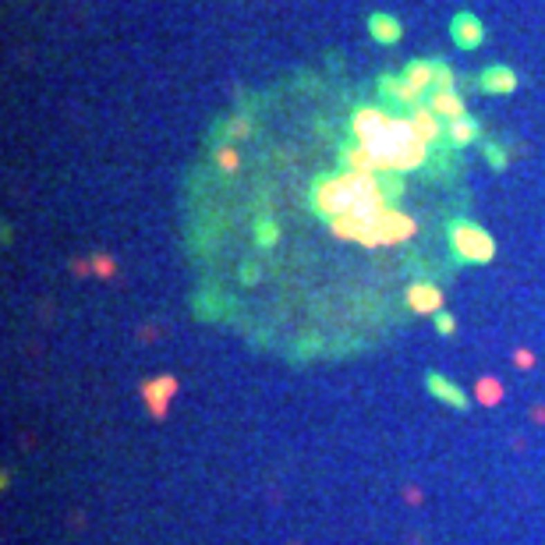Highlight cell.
Masks as SVG:
<instances>
[{
    "instance_id": "cell-1",
    "label": "cell",
    "mask_w": 545,
    "mask_h": 545,
    "mask_svg": "<svg viewBox=\"0 0 545 545\" xmlns=\"http://www.w3.org/2000/svg\"><path fill=\"white\" fill-rule=\"evenodd\" d=\"M351 135H354V142L372 149L393 174H414L432 156V145L411 128L407 117H397V113H389L386 107H376V103L354 107Z\"/></svg>"
},
{
    "instance_id": "cell-2",
    "label": "cell",
    "mask_w": 545,
    "mask_h": 545,
    "mask_svg": "<svg viewBox=\"0 0 545 545\" xmlns=\"http://www.w3.org/2000/svg\"><path fill=\"white\" fill-rule=\"evenodd\" d=\"M400 192L397 181H389L379 174L365 170H337L322 177L312 188V209L322 220L333 216H379L382 209H389V198Z\"/></svg>"
},
{
    "instance_id": "cell-3",
    "label": "cell",
    "mask_w": 545,
    "mask_h": 545,
    "mask_svg": "<svg viewBox=\"0 0 545 545\" xmlns=\"http://www.w3.org/2000/svg\"><path fill=\"white\" fill-rule=\"evenodd\" d=\"M414 234H418L414 216L400 213L397 205H389V209H382L379 216L365 220V227H361V234H358V245L376 252V248H389V245H404V241H411Z\"/></svg>"
},
{
    "instance_id": "cell-4",
    "label": "cell",
    "mask_w": 545,
    "mask_h": 545,
    "mask_svg": "<svg viewBox=\"0 0 545 545\" xmlns=\"http://www.w3.org/2000/svg\"><path fill=\"white\" fill-rule=\"evenodd\" d=\"M446 237H450L453 255H457L461 262L486 266V262L496 259V241H492V234L481 227V223H474V220H453L450 230H446Z\"/></svg>"
},
{
    "instance_id": "cell-5",
    "label": "cell",
    "mask_w": 545,
    "mask_h": 545,
    "mask_svg": "<svg viewBox=\"0 0 545 545\" xmlns=\"http://www.w3.org/2000/svg\"><path fill=\"white\" fill-rule=\"evenodd\" d=\"M177 389H181V382H177V376H170V372H160V376H153V379H145V382H142V400H145V411L153 414L156 421H160V418H167L170 400L177 397Z\"/></svg>"
},
{
    "instance_id": "cell-6",
    "label": "cell",
    "mask_w": 545,
    "mask_h": 545,
    "mask_svg": "<svg viewBox=\"0 0 545 545\" xmlns=\"http://www.w3.org/2000/svg\"><path fill=\"white\" fill-rule=\"evenodd\" d=\"M404 301H407V308H411L414 315H439L446 297H443L439 284H432V280H414V284L407 287Z\"/></svg>"
},
{
    "instance_id": "cell-7",
    "label": "cell",
    "mask_w": 545,
    "mask_h": 545,
    "mask_svg": "<svg viewBox=\"0 0 545 545\" xmlns=\"http://www.w3.org/2000/svg\"><path fill=\"white\" fill-rule=\"evenodd\" d=\"M450 36H453V43H457V50H478L481 43H486V25H481L478 15L461 11V15H453V21H450Z\"/></svg>"
},
{
    "instance_id": "cell-8",
    "label": "cell",
    "mask_w": 545,
    "mask_h": 545,
    "mask_svg": "<svg viewBox=\"0 0 545 545\" xmlns=\"http://www.w3.org/2000/svg\"><path fill=\"white\" fill-rule=\"evenodd\" d=\"M340 167L344 170H365V174H379V177H393V170L372 153V149H365L361 142H351L340 149Z\"/></svg>"
},
{
    "instance_id": "cell-9",
    "label": "cell",
    "mask_w": 545,
    "mask_h": 545,
    "mask_svg": "<svg viewBox=\"0 0 545 545\" xmlns=\"http://www.w3.org/2000/svg\"><path fill=\"white\" fill-rule=\"evenodd\" d=\"M379 93H382L389 103L404 107V110H414L418 103H425V96H421L404 75H382V78H379Z\"/></svg>"
},
{
    "instance_id": "cell-10",
    "label": "cell",
    "mask_w": 545,
    "mask_h": 545,
    "mask_svg": "<svg viewBox=\"0 0 545 545\" xmlns=\"http://www.w3.org/2000/svg\"><path fill=\"white\" fill-rule=\"evenodd\" d=\"M407 120H411V128L425 138L429 145H436V142H443L446 138V120L429 107V103H418L411 113H407Z\"/></svg>"
},
{
    "instance_id": "cell-11",
    "label": "cell",
    "mask_w": 545,
    "mask_h": 545,
    "mask_svg": "<svg viewBox=\"0 0 545 545\" xmlns=\"http://www.w3.org/2000/svg\"><path fill=\"white\" fill-rule=\"evenodd\" d=\"M425 389L432 393L436 400H443L446 407H453V411H468V393L453 382V379H446V376H439V372H429L425 376Z\"/></svg>"
},
{
    "instance_id": "cell-12",
    "label": "cell",
    "mask_w": 545,
    "mask_h": 545,
    "mask_svg": "<svg viewBox=\"0 0 545 545\" xmlns=\"http://www.w3.org/2000/svg\"><path fill=\"white\" fill-rule=\"evenodd\" d=\"M425 103L446 120V124H453V120L468 117V103H464V96L457 93V89H432Z\"/></svg>"
},
{
    "instance_id": "cell-13",
    "label": "cell",
    "mask_w": 545,
    "mask_h": 545,
    "mask_svg": "<svg viewBox=\"0 0 545 545\" xmlns=\"http://www.w3.org/2000/svg\"><path fill=\"white\" fill-rule=\"evenodd\" d=\"M517 85H521V78L510 64H492V68L481 71V89H486L489 96H513Z\"/></svg>"
},
{
    "instance_id": "cell-14",
    "label": "cell",
    "mask_w": 545,
    "mask_h": 545,
    "mask_svg": "<svg viewBox=\"0 0 545 545\" xmlns=\"http://www.w3.org/2000/svg\"><path fill=\"white\" fill-rule=\"evenodd\" d=\"M421 96L429 100V93L436 89V60H429V57H414V60H407L404 64V71H400Z\"/></svg>"
},
{
    "instance_id": "cell-15",
    "label": "cell",
    "mask_w": 545,
    "mask_h": 545,
    "mask_svg": "<svg viewBox=\"0 0 545 545\" xmlns=\"http://www.w3.org/2000/svg\"><path fill=\"white\" fill-rule=\"evenodd\" d=\"M369 36L376 43H382V46H397L404 39V25H400V18H393L386 11H376V15H369Z\"/></svg>"
},
{
    "instance_id": "cell-16",
    "label": "cell",
    "mask_w": 545,
    "mask_h": 545,
    "mask_svg": "<svg viewBox=\"0 0 545 545\" xmlns=\"http://www.w3.org/2000/svg\"><path fill=\"white\" fill-rule=\"evenodd\" d=\"M481 138V124L474 117H461V120H453V124H446V142L453 149H468Z\"/></svg>"
},
{
    "instance_id": "cell-17",
    "label": "cell",
    "mask_w": 545,
    "mask_h": 545,
    "mask_svg": "<svg viewBox=\"0 0 545 545\" xmlns=\"http://www.w3.org/2000/svg\"><path fill=\"white\" fill-rule=\"evenodd\" d=\"M474 400H478L481 407H496V404L503 400V382H499L496 376H481V379L474 382Z\"/></svg>"
},
{
    "instance_id": "cell-18",
    "label": "cell",
    "mask_w": 545,
    "mask_h": 545,
    "mask_svg": "<svg viewBox=\"0 0 545 545\" xmlns=\"http://www.w3.org/2000/svg\"><path fill=\"white\" fill-rule=\"evenodd\" d=\"M277 241H280V227L272 223V220H259L255 223V245L259 248H272Z\"/></svg>"
},
{
    "instance_id": "cell-19",
    "label": "cell",
    "mask_w": 545,
    "mask_h": 545,
    "mask_svg": "<svg viewBox=\"0 0 545 545\" xmlns=\"http://www.w3.org/2000/svg\"><path fill=\"white\" fill-rule=\"evenodd\" d=\"M216 167H220L223 174H234V170L241 167V153L234 149V142H223V145L216 149Z\"/></svg>"
},
{
    "instance_id": "cell-20",
    "label": "cell",
    "mask_w": 545,
    "mask_h": 545,
    "mask_svg": "<svg viewBox=\"0 0 545 545\" xmlns=\"http://www.w3.org/2000/svg\"><path fill=\"white\" fill-rule=\"evenodd\" d=\"M245 138H252V117L237 113V117H230V124H227V142H245Z\"/></svg>"
},
{
    "instance_id": "cell-21",
    "label": "cell",
    "mask_w": 545,
    "mask_h": 545,
    "mask_svg": "<svg viewBox=\"0 0 545 545\" xmlns=\"http://www.w3.org/2000/svg\"><path fill=\"white\" fill-rule=\"evenodd\" d=\"M486 163L499 174V170H506V163H510V153L499 145V142H486Z\"/></svg>"
},
{
    "instance_id": "cell-22",
    "label": "cell",
    "mask_w": 545,
    "mask_h": 545,
    "mask_svg": "<svg viewBox=\"0 0 545 545\" xmlns=\"http://www.w3.org/2000/svg\"><path fill=\"white\" fill-rule=\"evenodd\" d=\"M93 272H96V277H100V280H110V277H113V272H117V262H113L110 255H103V252H96V255H93Z\"/></svg>"
},
{
    "instance_id": "cell-23",
    "label": "cell",
    "mask_w": 545,
    "mask_h": 545,
    "mask_svg": "<svg viewBox=\"0 0 545 545\" xmlns=\"http://www.w3.org/2000/svg\"><path fill=\"white\" fill-rule=\"evenodd\" d=\"M436 89H457V75L446 60H436Z\"/></svg>"
},
{
    "instance_id": "cell-24",
    "label": "cell",
    "mask_w": 545,
    "mask_h": 545,
    "mask_svg": "<svg viewBox=\"0 0 545 545\" xmlns=\"http://www.w3.org/2000/svg\"><path fill=\"white\" fill-rule=\"evenodd\" d=\"M432 319H436V333H439V337H453V333H457V315L439 312V315H432Z\"/></svg>"
},
{
    "instance_id": "cell-25",
    "label": "cell",
    "mask_w": 545,
    "mask_h": 545,
    "mask_svg": "<svg viewBox=\"0 0 545 545\" xmlns=\"http://www.w3.org/2000/svg\"><path fill=\"white\" fill-rule=\"evenodd\" d=\"M513 365H517V369H535V354L528 347H517V351H513Z\"/></svg>"
},
{
    "instance_id": "cell-26",
    "label": "cell",
    "mask_w": 545,
    "mask_h": 545,
    "mask_svg": "<svg viewBox=\"0 0 545 545\" xmlns=\"http://www.w3.org/2000/svg\"><path fill=\"white\" fill-rule=\"evenodd\" d=\"M71 272H75V277H89V272H93V259H75Z\"/></svg>"
},
{
    "instance_id": "cell-27",
    "label": "cell",
    "mask_w": 545,
    "mask_h": 545,
    "mask_svg": "<svg viewBox=\"0 0 545 545\" xmlns=\"http://www.w3.org/2000/svg\"><path fill=\"white\" fill-rule=\"evenodd\" d=\"M241 280H245V284H255V280H259V266H255V262L241 266Z\"/></svg>"
},
{
    "instance_id": "cell-28",
    "label": "cell",
    "mask_w": 545,
    "mask_h": 545,
    "mask_svg": "<svg viewBox=\"0 0 545 545\" xmlns=\"http://www.w3.org/2000/svg\"><path fill=\"white\" fill-rule=\"evenodd\" d=\"M531 418H535V421H538V425H545V407H542V404H538V407H535V411H531Z\"/></svg>"
},
{
    "instance_id": "cell-29",
    "label": "cell",
    "mask_w": 545,
    "mask_h": 545,
    "mask_svg": "<svg viewBox=\"0 0 545 545\" xmlns=\"http://www.w3.org/2000/svg\"><path fill=\"white\" fill-rule=\"evenodd\" d=\"M404 496H407V503H421V492H418V489H407Z\"/></svg>"
}]
</instances>
